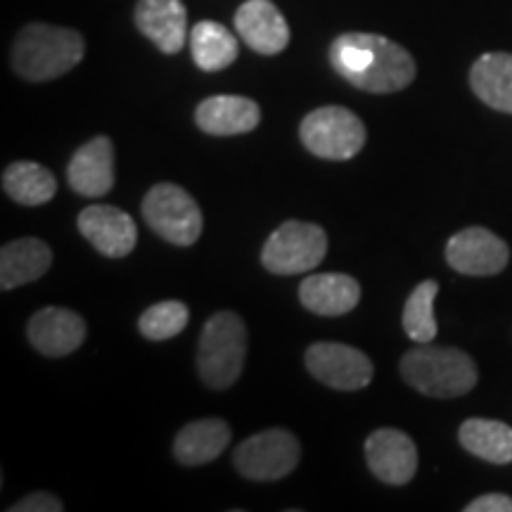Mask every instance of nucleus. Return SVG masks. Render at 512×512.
I'll list each match as a JSON object with an SVG mask.
<instances>
[{
  "instance_id": "obj_26",
  "label": "nucleus",
  "mask_w": 512,
  "mask_h": 512,
  "mask_svg": "<svg viewBox=\"0 0 512 512\" xmlns=\"http://www.w3.org/2000/svg\"><path fill=\"white\" fill-rule=\"evenodd\" d=\"M190 320V311L183 302H176V299H169V302H159L150 306L143 316L138 320V328L143 332V337L155 339V342H162V339H171L181 335Z\"/></svg>"
},
{
  "instance_id": "obj_1",
  "label": "nucleus",
  "mask_w": 512,
  "mask_h": 512,
  "mask_svg": "<svg viewBox=\"0 0 512 512\" xmlns=\"http://www.w3.org/2000/svg\"><path fill=\"white\" fill-rule=\"evenodd\" d=\"M332 69L366 93H396L411 86L415 60L380 34H342L330 46Z\"/></svg>"
},
{
  "instance_id": "obj_11",
  "label": "nucleus",
  "mask_w": 512,
  "mask_h": 512,
  "mask_svg": "<svg viewBox=\"0 0 512 512\" xmlns=\"http://www.w3.org/2000/svg\"><path fill=\"white\" fill-rule=\"evenodd\" d=\"M366 458L373 475L384 484L403 486L418 472V448L406 432L382 427L366 441Z\"/></svg>"
},
{
  "instance_id": "obj_13",
  "label": "nucleus",
  "mask_w": 512,
  "mask_h": 512,
  "mask_svg": "<svg viewBox=\"0 0 512 512\" xmlns=\"http://www.w3.org/2000/svg\"><path fill=\"white\" fill-rule=\"evenodd\" d=\"M238 36L259 55H278L290 43V27L271 0H247L235 12Z\"/></svg>"
},
{
  "instance_id": "obj_22",
  "label": "nucleus",
  "mask_w": 512,
  "mask_h": 512,
  "mask_svg": "<svg viewBox=\"0 0 512 512\" xmlns=\"http://www.w3.org/2000/svg\"><path fill=\"white\" fill-rule=\"evenodd\" d=\"M460 446L494 465L512 463V427L501 420L470 418L460 425Z\"/></svg>"
},
{
  "instance_id": "obj_17",
  "label": "nucleus",
  "mask_w": 512,
  "mask_h": 512,
  "mask_svg": "<svg viewBox=\"0 0 512 512\" xmlns=\"http://www.w3.org/2000/svg\"><path fill=\"white\" fill-rule=\"evenodd\" d=\"M299 302L318 316H344L361 302V285L344 273L309 275L299 285Z\"/></svg>"
},
{
  "instance_id": "obj_6",
  "label": "nucleus",
  "mask_w": 512,
  "mask_h": 512,
  "mask_svg": "<svg viewBox=\"0 0 512 512\" xmlns=\"http://www.w3.org/2000/svg\"><path fill=\"white\" fill-rule=\"evenodd\" d=\"M143 219L159 238L178 247L195 245L204 228L200 204L174 183H157L150 188L143 200Z\"/></svg>"
},
{
  "instance_id": "obj_20",
  "label": "nucleus",
  "mask_w": 512,
  "mask_h": 512,
  "mask_svg": "<svg viewBox=\"0 0 512 512\" xmlns=\"http://www.w3.org/2000/svg\"><path fill=\"white\" fill-rule=\"evenodd\" d=\"M230 444V427L226 420L204 418L185 425L176 434L174 453L183 465H207L226 451Z\"/></svg>"
},
{
  "instance_id": "obj_21",
  "label": "nucleus",
  "mask_w": 512,
  "mask_h": 512,
  "mask_svg": "<svg viewBox=\"0 0 512 512\" xmlns=\"http://www.w3.org/2000/svg\"><path fill=\"white\" fill-rule=\"evenodd\" d=\"M470 86L491 110L512 114V55L486 53L472 64Z\"/></svg>"
},
{
  "instance_id": "obj_8",
  "label": "nucleus",
  "mask_w": 512,
  "mask_h": 512,
  "mask_svg": "<svg viewBox=\"0 0 512 512\" xmlns=\"http://www.w3.org/2000/svg\"><path fill=\"white\" fill-rule=\"evenodd\" d=\"M299 441L287 430H264L242 441L235 448L233 463L242 477L254 482H275L283 479L299 463Z\"/></svg>"
},
{
  "instance_id": "obj_23",
  "label": "nucleus",
  "mask_w": 512,
  "mask_h": 512,
  "mask_svg": "<svg viewBox=\"0 0 512 512\" xmlns=\"http://www.w3.org/2000/svg\"><path fill=\"white\" fill-rule=\"evenodd\" d=\"M192 60L202 72H221L238 60V38L219 22H197L190 31Z\"/></svg>"
},
{
  "instance_id": "obj_10",
  "label": "nucleus",
  "mask_w": 512,
  "mask_h": 512,
  "mask_svg": "<svg viewBox=\"0 0 512 512\" xmlns=\"http://www.w3.org/2000/svg\"><path fill=\"white\" fill-rule=\"evenodd\" d=\"M446 261L463 275H496L510 261V249L486 228H465L446 245Z\"/></svg>"
},
{
  "instance_id": "obj_5",
  "label": "nucleus",
  "mask_w": 512,
  "mask_h": 512,
  "mask_svg": "<svg viewBox=\"0 0 512 512\" xmlns=\"http://www.w3.org/2000/svg\"><path fill=\"white\" fill-rule=\"evenodd\" d=\"M299 138L311 155L330 162L356 157L366 145V126L347 107H318L306 114L299 126Z\"/></svg>"
},
{
  "instance_id": "obj_4",
  "label": "nucleus",
  "mask_w": 512,
  "mask_h": 512,
  "mask_svg": "<svg viewBox=\"0 0 512 512\" xmlns=\"http://www.w3.org/2000/svg\"><path fill=\"white\" fill-rule=\"evenodd\" d=\"M247 358V325L238 313L219 311L204 323L197 370L211 389H230L240 380Z\"/></svg>"
},
{
  "instance_id": "obj_28",
  "label": "nucleus",
  "mask_w": 512,
  "mask_h": 512,
  "mask_svg": "<svg viewBox=\"0 0 512 512\" xmlns=\"http://www.w3.org/2000/svg\"><path fill=\"white\" fill-rule=\"evenodd\" d=\"M465 512H512V498L505 494H484L467 503Z\"/></svg>"
},
{
  "instance_id": "obj_12",
  "label": "nucleus",
  "mask_w": 512,
  "mask_h": 512,
  "mask_svg": "<svg viewBox=\"0 0 512 512\" xmlns=\"http://www.w3.org/2000/svg\"><path fill=\"white\" fill-rule=\"evenodd\" d=\"M79 230L100 254L121 259L136 249V221L110 204H91L79 214Z\"/></svg>"
},
{
  "instance_id": "obj_15",
  "label": "nucleus",
  "mask_w": 512,
  "mask_h": 512,
  "mask_svg": "<svg viewBox=\"0 0 512 512\" xmlns=\"http://www.w3.org/2000/svg\"><path fill=\"white\" fill-rule=\"evenodd\" d=\"M136 27L162 53H181L188 36V12L183 0H138Z\"/></svg>"
},
{
  "instance_id": "obj_16",
  "label": "nucleus",
  "mask_w": 512,
  "mask_h": 512,
  "mask_svg": "<svg viewBox=\"0 0 512 512\" xmlns=\"http://www.w3.org/2000/svg\"><path fill=\"white\" fill-rule=\"evenodd\" d=\"M67 181L83 197H102L114 188V145L98 136L74 152L67 169Z\"/></svg>"
},
{
  "instance_id": "obj_27",
  "label": "nucleus",
  "mask_w": 512,
  "mask_h": 512,
  "mask_svg": "<svg viewBox=\"0 0 512 512\" xmlns=\"http://www.w3.org/2000/svg\"><path fill=\"white\" fill-rule=\"evenodd\" d=\"M12 512H62L64 505L57 496L46 494V491H36L27 498H22L17 505H12Z\"/></svg>"
},
{
  "instance_id": "obj_2",
  "label": "nucleus",
  "mask_w": 512,
  "mask_h": 512,
  "mask_svg": "<svg viewBox=\"0 0 512 512\" xmlns=\"http://www.w3.org/2000/svg\"><path fill=\"white\" fill-rule=\"evenodd\" d=\"M86 55L83 36L53 24H27L12 46V67L22 79L41 83L72 72Z\"/></svg>"
},
{
  "instance_id": "obj_9",
  "label": "nucleus",
  "mask_w": 512,
  "mask_h": 512,
  "mask_svg": "<svg viewBox=\"0 0 512 512\" xmlns=\"http://www.w3.org/2000/svg\"><path fill=\"white\" fill-rule=\"evenodd\" d=\"M306 368L325 387L358 392L373 380V363L361 349L339 342H316L306 349Z\"/></svg>"
},
{
  "instance_id": "obj_18",
  "label": "nucleus",
  "mask_w": 512,
  "mask_h": 512,
  "mask_svg": "<svg viewBox=\"0 0 512 512\" xmlns=\"http://www.w3.org/2000/svg\"><path fill=\"white\" fill-rule=\"evenodd\" d=\"M195 121L209 136H240L259 126L261 110L242 95H214L197 105Z\"/></svg>"
},
{
  "instance_id": "obj_19",
  "label": "nucleus",
  "mask_w": 512,
  "mask_h": 512,
  "mask_svg": "<svg viewBox=\"0 0 512 512\" xmlns=\"http://www.w3.org/2000/svg\"><path fill=\"white\" fill-rule=\"evenodd\" d=\"M53 264V252L43 240L22 238L0 249V287L5 292L29 285L46 275Z\"/></svg>"
},
{
  "instance_id": "obj_3",
  "label": "nucleus",
  "mask_w": 512,
  "mask_h": 512,
  "mask_svg": "<svg viewBox=\"0 0 512 512\" xmlns=\"http://www.w3.org/2000/svg\"><path fill=\"white\" fill-rule=\"evenodd\" d=\"M399 370L413 389L434 399H456L477 384L475 361L456 347L420 344L401 358Z\"/></svg>"
},
{
  "instance_id": "obj_14",
  "label": "nucleus",
  "mask_w": 512,
  "mask_h": 512,
  "mask_svg": "<svg viewBox=\"0 0 512 512\" xmlns=\"http://www.w3.org/2000/svg\"><path fill=\"white\" fill-rule=\"evenodd\" d=\"M27 335L29 342L43 356H69L86 339V320L69 309L48 306V309L34 313V318L29 320Z\"/></svg>"
},
{
  "instance_id": "obj_25",
  "label": "nucleus",
  "mask_w": 512,
  "mask_h": 512,
  "mask_svg": "<svg viewBox=\"0 0 512 512\" xmlns=\"http://www.w3.org/2000/svg\"><path fill=\"white\" fill-rule=\"evenodd\" d=\"M439 294V285L434 280L420 283L408 297L403 309V330L415 344H432L437 337V318H434V299Z\"/></svg>"
},
{
  "instance_id": "obj_24",
  "label": "nucleus",
  "mask_w": 512,
  "mask_h": 512,
  "mask_svg": "<svg viewBox=\"0 0 512 512\" xmlns=\"http://www.w3.org/2000/svg\"><path fill=\"white\" fill-rule=\"evenodd\" d=\"M3 190L10 200L24 207H38L55 197L57 181L46 166L36 162H15L3 171Z\"/></svg>"
},
{
  "instance_id": "obj_7",
  "label": "nucleus",
  "mask_w": 512,
  "mask_h": 512,
  "mask_svg": "<svg viewBox=\"0 0 512 512\" xmlns=\"http://www.w3.org/2000/svg\"><path fill=\"white\" fill-rule=\"evenodd\" d=\"M328 254V235L316 223L285 221L261 249V264L275 275L309 273Z\"/></svg>"
}]
</instances>
